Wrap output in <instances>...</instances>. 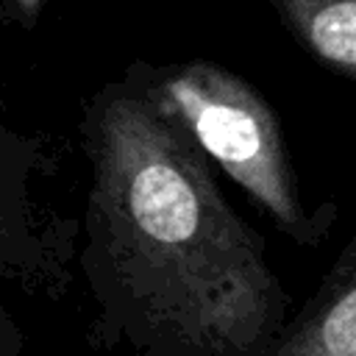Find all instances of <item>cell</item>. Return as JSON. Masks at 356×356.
<instances>
[{
	"label": "cell",
	"instance_id": "obj_1",
	"mask_svg": "<svg viewBox=\"0 0 356 356\" xmlns=\"http://www.w3.org/2000/svg\"><path fill=\"white\" fill-rule=\"evenodd\" d=\"M89 234L125 312L167 356H264L286 295L209 156L128 78L86 117Z\"/></svg>",
	"mask_w": 356,
	"mask_h": 356
},
{
	"label": "cell",
	"instance_id": "obj_2",
	"mask_svg": "<svg viewBox=\"0 0 356 356\" xmlns=\"http://www.w3.org/2000/svg\"><path fill=\"white\" fill-rule=\"evenodd\" d=\"M128 81L222 167L284 231L306 234V211L273 106L236 72L211 61L134 67Z\"/></svg>",
	"mask_w": 356,
	"mask_h": 356
},
{
	"label": "cell",
	"instance_id": "obj_3",
	"mask_svg": "<svg viewBox=\"0 0 356 356\" xmlns=\"http://www.w3.org/2000/svg\"><path fill=\"white\" fill-rule=\"evenodd\" d=\"M264 356H356V236Z\"/></svg>",
	"mask_w": 356,
	"mask_h": 356
},
{
	"label": "cell",
	"instance_id": "obj_4",
	"mask_svg": "<svg viewBox=\"0 0 356 356\" xmlns=\"http://www.w3.org/2000/svg\"><path fill=\"white\" fill-rule=\"evenodd\" d=\"M270 6L314 61L356 83V0H270Z\"/></svg>",
	"mask_w": 356,
	"mask_h": 356
},
{
	"label": "cell",
	"instance_id": "obj_5",
	"mask_svg": "<svg viewBox=\"0 0 356 356\" xmlns=\"http://www.w3.org/2000/svg\"><path fill=\"white\" fill-rule=\"evenodd\" d=\"M44 0H0V31L3 28H22L31 31L42 14Z\"/></svg>",
	"mask_w": 356,
	"mask_h": 356
}]
</instances>
